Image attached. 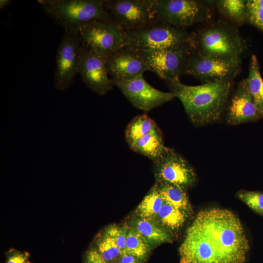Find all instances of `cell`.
<instances>
[{
    "mask_svg": "<svg viewBox=\"0 0 263 263\" xmlns=\"http://www.w3.org/2000/svg\"><path fill=\"white\" fill-rule=\"evenodd\" d=\"M78 73L85 85L99 95H105L114 86L113 80L108 76L106 58L92 51L82 42Z\"/></svg>",
    "mask_w": 263,
    "mask_h": 263,
    "instance_id": "13",
    "label": "cell"
},
{
    "mask_svg": "<svg viewBox=\"0 0 263 263\" xmlns=\"http://www.w3.org/2000/svg\"><path fill=\"white\" fill-rule=\"evenodd\" d=\"M113 23L124 31H133L157 21L151 0H104Z\"/></svg>",
    "mask_w": 263,
    "mask_h": 263,
    "instance_id": "7",
    "label": "cell"
},
{
    "mask_svg": "<svg viewBox=\"0 0 263 263\" xmlns=\"http://www.w3.org/2000/svg\"><path fill=\"white\" fill-rule=\"evenodd\" d=\"M113 81L114 85L118 87L134 107L145 112L175 97L171 92H163L152 87L146 81L143 75L130 80Z\"/></svg>",
    "mask_w": 263,
    "mask_h": 263,
    "instance_id": "11",
    "label": "cell"
},
{
    "mask_svg": "<svg viewBox=\"0 0 263 263\" xmlns=\"http://www.w3.org/2000/svg\"><path fill=\"white\" fill-rule=\"evenodd\" d=\"M262 118L263 116L241 81L239 83L228 105L227 123L235 125Z\"/></svg>",
    "mask_w": 263,
    "mask_h": 263,
    "instance_id": "16",
    "label": "cell"
},
{
    "mask_svg": "<svg viewBox=\"0 0 263 263\" xmlns=\"http://www.w3.org/2000/svg\"><path fill=\"white\" fill-rule=\"evenodd\" d=\"M28 256L26 252L14 253L8 257L6 263H26Z\"/></svg>",
    "mask_w": 263,
    "mask_h": 263,
    "instance_id": "31",
    "label": "cell"
},
{
    "mask_svg": "<svg viewBox=\"0 0 263 263\" xmlns=\"http://www.w3.org/2000/svg\"><path fill=\"white\" fill-rule=\"evenodd\" d=\"M141 261L129 254H123L119 258L117 263H141Z\"/></svg>",
    "mask_w": 263,
    "mask_h": 263,
    "instance_id": "32",
    "label": "cell"
},
{
    "mask_svg": "<svg viewBox=\"0 0 263 263\" xmlns=\"http://www.w3.org/2000/svg\"><path fill=\"white\" fill-rule=\"evenodd\" d=\"M106 68L113 80H130L147 71V65L137 51L123 46L106 58Z\"/></svg>",
    "mask_w": 263,
    "mask_h": 263,
    "instance_id": "15",
    "label": "cell"
},
{
    "mask_svg": "<svg viewBox=\"0 0 263 263\" xmlns=\"http://www.w3.org/2000/svg\"><path fill=\"white\" fill-rule=\"evenodd\" d=\"M238 198L256 212L263 214V193L258 191H240Z\"/></svg>",
    "mask_w": 263,
    "mask_h": 263,
    "instance_id": "28",
    "label": "cell"
},
{
    "mask_svg": "<svg viewBox=\"0 0 263 263\" xmlns=\"http://www.w3.org/2000/svg\"><path fill=\"white\" fill-rule=\"evenodd\" d=\"M86 263H109L102 256L98 250L91 249L86 254Z\"/></svg>",
    "mask_w": 263,
    "mask_h": 263,
    "instance_id": "30",
    "label": "cell"
},
{
    "mask_svg": "<svg viewBox=\"0 0 263 263\" xmlns=\"http://www.w3.org/2000/svg\"><path fill=\"white\" fill-rule=\"evenodd\" d=\"M149 250V245L141 234L134 227H129L124 254L132 255L142 261Z\"/></svg>",
    "mask_w": 263,
    "mask_h": 263,
    "instance_id": "24",
    "label": "cell"
},
{
    "mask_svg": "<svg viewBox=\"0 0 263 263\" xmlns=\"http://www.w3.org/2000/svg\"><path fill=\"white\" fill-rule=\"evenodd\" d=\"M242 82L263 116V80L257 58L254 55L250 59L248 76Z\"/></svg>",
    "mask_w": 263,
    "mask_h": 263,
    "instance_id": "17",
    "label": "cell"
},
{
    "mask_svg": "<svg viewBox=\"0 0 263 263\" xmlns=\"http://www.w3.org/2000/svg\"><path fill=\"white\" fill-rule=\"evenodd\" d=\"M153 161L157 182L174 184L185 188L195 181L196 175L187 161L173 149L165 147Z\"/></svg>",
    "mask_w": 263,
    "mask_h": 263,
    "instance_id": "12",
    "label": "cell"
},
{
    "mask_svg": "<svg viewBox=\"0 0 263 263\" xmlns=\"http://www.w3.org/2000/svg\"><path fill=\"white\" fill-rule=\"evenodd\" d=\"M246 19L252 24L263 30V5L257 0H247Z\"/></svg>",
    "mask_w": 263,
    "mask_h": 263,
    "instance_id": "27",
    "label": "cell"
},
{
    "mask_svg": "<svg viewBox=\"0 0 263 263\" xmlns=\"http://www.w3.org/2000/svg\"><path fill=\"white\" fill-rule=\"evenodd\" d=\"M165 147L162 132L156 126L139 139L131 149L153 161L160 155Z\"/></svg>",
    "mask_w": 263,
    "mask_h": 263,
    "instance_id": "18",
    "label": "cell"
},
{
    "mask_svg": "<svg viewBox=\"0 0 263 263\" xmlns=\"http://www.w3.org/2000/svg\"><path fill=\"white\" fill-rule=\"evenodd\" d=\"M26 263H31L29 262V261H27Z\"/></svg>",
    "mask_w": 263,
    "mask_h": 263,
    "instance_id": "36",
    "label": "cell"
},
{
    "mask_svg": "<svg viewBox=\"0 0 263 263\" xmlns=\"http://www.w3.org/2000/svg\"><path fill=\"white\" fill-rule=\"evenodd\" d=\"M11 2L10 0H0V10L6 7Z\"/></svg>",
    "mask_w": 263,
    "mask_h": 263,
    "instance_id": "33",
    "label": "cell"
},
{
    "mask_svg": "<svg viewBox=\"0 0 263 263\" xmlns=\"http://www.w3.org/2000/svg\"><path fill=\"white\" fill-rule=\"evenodd\" d=\"M187 215L185 212L165 201L154 220L166 229L174 231L183 225Z\"/></svg>",
    "mask_w": 263,
    "mask_h": 263,
    "instance_id": "22",
    "label": "cell"
},
{
    "mask_svg": "<svg viewBox=\"0 0 263 263\" xmlns=\"http://www.w3.org/2000/svg\"><path fill=\"white\" fill-rule=\"evenodd\" d=\"M81 44L78 34L64 31L56 55L54 84L57 90L69 88L78 73Z\"/></svg>",
    "mask_w": 263,
    "mask_h": 263,
    "instance_id": "9",
    "label": "cell"
},
{
    "mask_svg": "<svg viewBox=\"0 0 263 263\" xmlns=\"http://www.w3.org/2000/svg\"><path fill=\"white\" fill-rule=\"evenodd\" d=\"M240 64L208 57L194 50L190 55L186 74L205 83L231 81Z\"/></svg>",
    "mask_w": 263,
    "mask_h": 263,
    "instance_id": "14",
    "label": "cell"
},
{
    "mask_svg": "<svg viewBox=\"0 0 263 263\" xmlns=\"http://www.w3.org/2000/svg\"><path fill=\"white\" fill-rule=\"evenodd\" d=\"M124 34L118 25L97 20L87 23L78 31L82 42L105 58L123 47Z\"/></svg>",
    "mask_w": 263,
    "mask_h": 263,
    "instance_id": "8",
    "label": "cell"
},
{
    "mask_svg": "<svg viewBox=\"0 0 263 263\" xmlns=\"http://www.w3.org/2000/svg\"><path fill=\"white\" fill-rule=\"evenodd\" d=\"M134 228L149 245L170 242L172 239L168 230L153 220L139 218L135 221Z\"/></svg>",
    "mask_w": 263,
    "mask_h": 263,
    "instance_id": "19",
    "label": "cell"
},
{
    "mask_svg": "<svg viewBox=\"0 0 263 263\" xmlns=\"http://www.w3.org/2000/svg\"><path fill=\"white\" fill-rule=\"evenodd\" d=\"M43 10L65 31L77 34L79 29L94 20L113 23L104 0H38Z\"/></svg>",
    "mask_w": 263,
    "mask_h": 263,
    "instance_id": "3",
    "label": "cell"
},
{
    "mask_svg": "<svg viewBox=\"0 0 263 263\" xmlns=\"http://www.w3.org/2000/svg\"><path fill=\"white\" fill-rule=\"evenodd\" d=\"M96 244L98 252L108 263L118 260L122 255L115 241L105 232L98 237Z\"/></svg>",
    "mask_w": 263,
    "mask_h": 263,
    "instance_id": "26",
    "label": "cell"
},
{
    "mask_svg": "<svg viewBox=\"0 0 263 263\" xmlns=\"http://www.w3.org/2000/svg\"><path fill=\"white\" fill-rule=\"evenodd\" d=\"M258 2L263 5V0H258Z\"/></svg>",
    "mask_w": 263,
    "mask_h": 263,
    "instance_id": "35",
    "label": "cell"
},
{
    "mask_svg": "<svg viewBox=\"0 0 263 263\" xmlns=\"http://www.w3.org/2000/svg\"><path fill=\"white\" fill-rule=\"evenodd\" d=\"M156 19L186 30L195 24L206 21L211 17L206 2L196 0H151Z\"/></svg>",
    "mask_w": 263,
    "mask_h": 263,
    "instance_id": "6",
    "label": "cell"
},
{
    "mask_svg": "<svg viewBox=\"0 0 263 263\" xmlns=\"http://www.w3.org/2000/svg\"><path fill=\"white\" fill-rule=\"evenodd\" d=\"M157 125L146 114L136 116L127 125L125 132L126 140L131 149L135 143Z\"/></svg>",
    "mask_w": 263,
    "mask_h": 263,
    "instance_id": "20",
    "label": "cell"
},
{
    "mask_svg": "<svg viewBox=\"0 0 263 263\" xmlns=\"http://www.w3.org/2000/svg\"><path fill=\"white\" fill-rule=\"evenodd\" d=\"M164 202L156 183L138 205L136 213L139 218L154 220Z\"/></svg>",
    "mask_w": 263,
    "mask_h": 263,
    "instance_id": "23",
    "label": "cell"
},
{
    "mask_svg": "<svg viewBox=\"0 0 263 263\" xmlns=\"http://www.w3.org/2000/svg\"><path fill=\"white\" fill-rule=\"evenodd\" d=\"M194 50L137 51L149 71L166 81L179 80L186 74L188 61Z\"/></svg>",
    "mask_w": 263,
    "mask_h": 263,
    "instance_id": "10",
    "label": "cell"
},
{
    "mask_svg": "<svg viewBox=\"0 0 263 263\" xmlns=\"http://www.w3.org/2000/svg\"><path fill=\"white\" fill-rule=\"evenodd\" d=\"M249 247L239 219L231 211L212 208L197 214L179 252L191 263H243Z\"/></svg>",
    "mask_w": 263,
    "mask_h": 263,
    "instance_id": "1",
    "label": "cell"
},
{
    "mask_svg": "<svg viewBox=\"0 0 263 263\" xmlns=\"http://www.w3.org/2000/svg\"><path fill=\"white\" fill-rule=\"evenodd\" d=\"M247 0H221L217 1L222 13L231 20L239 24L246 19Z\"/></svg>",
    "mask_w": 263,
    "mask_h": 263,
    "instance_id": "25",
    "label": "cell"
},
{
    "mask_svg": "<svg viewBox=\"0 0 263 263\" xmlns=\"http://www.w3.org/2000/svg\"><path fill=\"white\" fill-rule=\"evenodd\" d=\"M180 263H191L190 262L187 261V260L181 258Z\"/></svg>",
    "mask_w": 263,
    "mask_h": 263,
    "instance_id": "34",
    "label": "cell"
},
{
    "mask_svg": "<svg viewBox=\"0 0 263 263\" xmlns=\"http://www.w3.org/2000/svg\"><path fill=\"white\" fill-rule=\"evenodd\" d=\"M123 46L136 51L195 49L192 34L159 21L138 30L124 31Z\"/></svg>",
    "mask_w": 263,
    "mask_h": 263,
    "instance_id": "4",
    "label": "cell"
},
{
    "mask_svg": "<svg viewBox=\"0 0 263 263\" xmlns=\"http://www.w3.org/2000/svg\"><path fill=\"white\" fill-rule=\"evenodd\" d=\"M129 227L125 226H120L111 225L105 230V233L112 237L116 242L121 251L124 254L126 248V241Z\"/></svg>",
    "mask_w": 263,
    "mask_h": 263,
    "instance_id": "29",
    "label": "cell"
},
{
    "mask_svg": "<svg viewBox=\"0 0 263 263\" xmlns=\"http://www.w3.org/2000/svg\"><path fill=\"white\" fill-rule=\"evenodd\" d=\"M165 82L182 103L190 121L196 126L207 125L220 119L231 87L229 80L198 86L184 84L180 79Z\"/></svg>",
    "mask_w": 263,
    "mask_h": 263,
    "instance_id": "2",
    "label": "cell"
},
{
    "mask_svg": "<svg viewBox=\"0 0 263 263\" xmlns=\"http://www.w3.org/2000/svg\"><path fill=\"white\" fill-rule=\"evenodd\" d=\"M161 193L166 202L176 208L189 214L191 207L184 188L178 185L166 182H157Z\"/></svg>",
    "mask_w": 263,
    "mask_h": 263,
    "instance_id": "21",
    "label": "cell"
},
{
    "mask_svg": "<svg viewBox=\"0 0 263 263\" xmlns=\"http://www.w3.org/2000/svg\"><path fill=\"white\" fill-rule=\"evenodd\" d=\"M195 50L212 58L240 63L244 49L241 38L234 29L223 23L211 24L192 35Z\"/></svg>",
    "mask_w": 263,
    "mask_h": 263,
    "instance_id": "5",
    "label": "cell"
}]
</instances>
